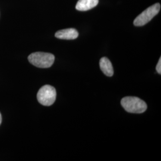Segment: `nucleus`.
Segmentation results:
<instances>
[{"instance_id": "obj_1", "label": "nucleus", "mask_w": 161, "mask_h": 161, "mask_svg": "<svg viewBox=\"0 0 161 161\" xmlns=\"http://www.w3.org/2000/svg\"><path fill=\"white\" fill-rule=\"evenodd\" d=\"M121 103L124 109L132 114H142L147 108L144 101L137 97H124L121 100Z\"/></svg>"}, {"instance_id": "obj_2", "label": "nucleus", "mask_w": 161, "mask_h": 161, "mask_svg": "<svg viewBox=\"0 0 161 161\" xmlns=\"http://www.w3.org/2000/svg\"><path fill=\"white\" fill-rule=\"evenodd\" d=\"M55 57L48 53L35 52L31 54L28 57L29 62L40 68H48L54 64Z\"/></svg>"}, {"instance_id": "obj_3", "label": "nucleus", "mask_w": 161, "mask_h": 161, "mask_svg": "<svg viewBox=\"0 0 161 161\" xmlns=\"http://www.w3.org/2000/svg\"><path fill=\"white\" fill-rule=\"evenodd\" d=\"M56 98V91L53 86L46 85L42 86L37 93V99L40 103L50 106L54 103Z\"/></svg>"}, {"instance_id": "obj_4", "label": "nucleus", "mask_w": 161, "mask_h": 161, "mask_svg": "<svg viewBox=\"0 0 161 161\" xmlns=\"http://www.w3.org/2000/svg\"><path fill=\"white\" fill-rule=\"evenodd\" d=\"M161 5L156 3L146 9L140 14L134 20V25L136 26H142L149 22L150 21L156 16L160 11Z\"/></svg>"}, {"instance_id": "obj_5", "label": "nucleus", "mask_w": 161, "mask_h": 161, "mask_svg": "<svg viewBox=\"0 0 161 161\" xmlns=\"http://www.w3.org/2000/svg\"><path fill=\"white\" fill-rule=\"evenodd\" d=\"M79 34L74 28L62 29L58 31L55 34V36L61 40H75L78 37Z\"/></svg>"}, {"instance_id": "obj_6", "label": "nucleus", "mask_w": 161, "mask_h": 161, "mask_svg": "<svg viewBox=\"0 0 161 161\" xmlns=\"http://www.w3.org/2000/svg\"><path fill=\"white\" fill-rule=\"evenodd\" d=\"M98 3V0H79L76 5V9L79 11H87L92 9Z\"/></svg>"}, {"instance_id": "obj_7", "label": "nucleus", "mask_w": 161, "mask_h": 161, "mask_svg": "<svg viewBox=\"0 0 161 161\" xmlns=\"http://www.w3.org/2000/svg\"><path fill=\"white\" fill-rule=\"evenodd\" d=\"M100 67L104 75L108 76H112L114 75V71L112 63L107 58H102L100 60Z\"/></svg>"}, {"instance_id": "obj_8", "label": "nucleus", "mask_w": 161, "mask_h": 161, "mask_svg": "<svg viewBox=\"0 0 161 161\" xmlns=\"http://www.w3.org/2000/svg\"><path fill=\"white\" fill-rule=\"evenodd\" d=\"M156 71L158 72V73L159 74H161V58H160L159 60V62L156 65Z\"/></svg>"}, {"instance_id": "obj_9", "label": "nucleus", "mask_w": 161, "mask_h": 161, "mask_svg": "<svg viewBox=\"0 0 161 161\" xmlns=\"http://www.w3.org/2000/svg\"><path fill=\"white\" fill-rule=\"evenodd\" d=\"M1 122H2V117H1V115L0 114V125L1 124Z\"/></svg>"}]
</instances>
